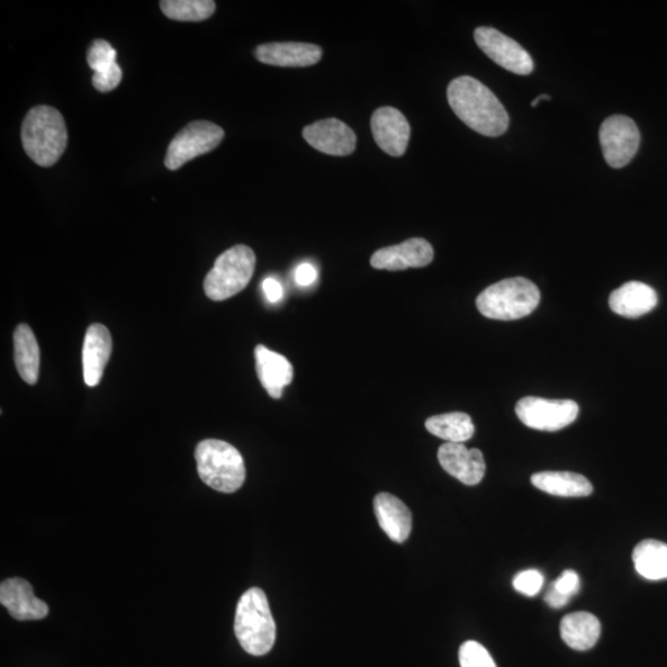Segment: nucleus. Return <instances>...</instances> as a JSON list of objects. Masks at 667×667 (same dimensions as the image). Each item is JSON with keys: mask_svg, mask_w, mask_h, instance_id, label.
<instances>
[{"mask_svg": "<svg viewBox=\"0 0 667 667\" xmlns=\"http://www.w3.org/2000/svg\"><path fill=\"white\" fill-rule=\"evenodd\" d=\"M221 126L211 122H193L179 131L171 141L165 165L171 171L181 168L198 156L219 147L224 139Z\"/></svg>", "mask_w": 667, "mask_h": 667, "instance_id": "0eeeda50", "label": "nucleus"}, {"mask_svg": "<svg viewBox=\"0 0 667 667\" xmlns=\"http://www.w3.org/2000/svg\"><path fill=\"white\" fill-rule=\"evenodd\" d=\"M544 576L538 570H525L520 571L515 579H513V588L525 596L533 597L543 589Z\"/></svg>", "mask_w": 667, "mask_h": 667, "instance_id": "c85d7f7f", "label": "nucleus"}, {"mask_svg": "<svg viewBox=\"0 0 667 667\" xmlns=\"http://www.w3.org/2000/svg\"><path fill=\"white\" fill-rule=\"evenodd\" d=\"M160 8L171 21L203 22L214 14L216 4L212 0H164Z\"/></svg>", "mask_w": 667, "mask_h": 667, "instance_id": "a878e982", "label": "nucleus"}, {"mask_svg": "<svg viewBox=\"0 0 667 667\" xmlns=\"http://www.w3.org/2000/svg\"><path fill=\"white\" fill-rule=\"evenodd\" d=\"M550 99H552V98H550V96H548V95H542V96H539V97L536 99V101H534V102H531V106L536 108V106L539 104V102H542V101H550Z\"/></svg>", "mask_w": 667, "mask_h": 667, "instance_id": "f704fd0d", "label": "nucleus"}, {"mask_svg": "<svg viewBox=\"0 0 667 667\" xmlns=\"http://www.w3.org/2000/svg\"><path fill=\"white\" fill-rule=\"evenodd\" d=\"M657 304V294L643 282H627L609 295L613 312L626 318H639L652 312Z\"/></svg>", "mask_w": 667, "mask_h": 667, "instance_id": "aec40b11", "label": "nucleus"}, {"mask_svg": "<svg viewBox=\"0 0 667 667\" xmlns=\"http://www.w3.org/2000/svg\"><path fill=\"white\" fill-rule=\"evenodd\" d=\"M426 428L430 435L446 440L448 443L464 444L465 441L470 440L475 435L471 417L462 412L430 417L426 421Z\"/></svg>", "mask_w": 667, "mask_h": 667, "instance_id": "393cba45", "label": "nucleus"}, {"mask_svg": "<svg viewBox=\"0 0 667 667\" xmlns=\"http://www.w3.org/2000/svg\"><path fill=\"white\" fill-rule=\"evenodd\" d=\"M255 265V252L249 247L237 246L223 252L204 279L206 297L222 302L237 295L250 284Z\"/></svg>", "mask_w": 667, "mask_h": 667, "instance_id": "423d86ee", "label": "nucleus"}, {"mask_svg": "<svg viewBox=\"0 0 667 667\" xmlns=\"http://www.w3.org/2000/svg\"><path fill=\"white\" fill-rule=\"evenodd\" d=\"M580 577L572 570H566L552 584V589L565 594L566 597H574L580 591Z\"/></svg>", "mask_w": 667, "mask_h": 667, "instance_id": "7c9ffc66", "label": "nucleus"}, {"mask_svg": "<svg viewBox=\"0 0 667 667\" xmlns=\"http://www.w3.org/2000/svg\"><path fill=\"white\" fill-rule=\"evenodd\" d=\"M256 372L261 385L275 400L281 399L285 387L293 381V366L284 355L264 345L255 349Z\"/></svg>", "mask_w": 667, "mask_h": 667, "instance_id": "6ab92c4d", "label": "nucleus"}, {"mask_svg": "<svg viewBox=\"0 0 667 667\" xmlns=\"http://www.w3.org/2000/svg\"><path fill=\"white\" fill-rule=\"evenodd\" d=\"M236 635L243 651L264 656L276 642V624L263 590L254 588L242 594L236 615Z\"/></svg>", "mask_w": 667, "mask_h": 667, "instance_id": "7ed1b4c3", "label": "nucleus"}, {"mask_svg": "<svg viewBox=\"0 0 667 667\" xmlns=\"http://www.w3.org/2000/svg\"><path fill=\"white\" fill-rule=\"evenodd\" d=\"M14 360L23 381L38 382L40 372V349L29 326L21 324L14 331Z\"/></svg>", "mask_w": 667, "mask_h": 667, "instance_id": "5701e85b", "label": "nucleus"}, {"mask_svg": "<svg viewBox=\"0 0 667 667\" xmlns=\"http://www.w3.org/2000/svg\"><path fill=\"white\" fill-rule=\"evenodd\" d=\"M263 290L269 303H278L284 299V287L273 277H268L263 282Z\"/></svg>", "mask_w": 667, "mask_h": 667, "instance_id": "473e14b6", "label": "nucleus"}, {"mask_svg": "<svg viewBox=\"0 0 667 667\" xmlns=\"http://www.w3.org/2000/svg\"><path fill=\"white\" fill-rule=\"evenodd\" d=\"M561 634L564 642L575 651H590L601 637V624L589 612H575L562 619Z\"/></svg>", "mask_w": 667, "mask_h": 667, "instance_id": "412c9836", "label": "nucleus"}, {"mask_svg": "<svg viewBox=\"0 0 667 667\" xmlns=\"http://www.w3.org/2000/svg\"><path fill=\"white\" fill-rule=\"evenodd\" d=\"M87 61L95 74H99V72L110 70L115 65L116 51L110 42L99 39L89 48Z\"/></svg>", "mask_w": 667, "mask_h": 667, "instance_id": "cd10ccee", "label": "nucleus"}, {"mask_svg": "<svg viewBox=\"0 0 667 667\" xmlns=\"http://www.w3.org/2000/svg\"><path fill=\"white\" fill-rule=\"evenodd\" d=\"M317 276V269L311 264H301L294 272L295 282L303 287L314 284Z\"/></svg>", "mask_w": 667, "mask_h": 667, "instance_id": "2f4dec72", "label": "nucleus"}, {"mask_svg": "<svg viewBox=\"0 0 667 667\" xmlns=\"http://www.w3.org/2000/svg\"><path fill=\"white\" fill-rule=\"evenodd\" d=\"M475 40L479 48L499 66L513 74L527 76L534 70V62L520 45L490 26L475 30Z\"/></svg>", "mask_w": 667, "mask_h": 667, "instance_id": "9d476101", "label": "nucleus"}, {"mask_svg": "<svg viewBox=\"0 0 667 667\" xmlns=\"http://www.w3.org/2000/svg\"><path fill=\"white\" fill-rule=\"evenodd\" d=\"M372 129L381 150L393 158L403 156L411 139V126L395 108L382 106L373 114Z\"/></svg>", "mask_w": 667, "mask_h": 667, "instance_id": "9b49d317", "label": "nucleus"}, {"mask_svg": "<svg viewBox=\"0 0 667 667\" xmlns=\"http://www.w3.org/2000/svg\"><path fill=\"white\" fill-rule=\"evenodd\" d=\"M579 405L570 400H545L526 397L516 405L523 425L542 431H557L572 425L579 416Z\"/></svg>", "mask_w": 667, "mask_h": 667, "instance_id": "6e6552de", "label": "nucleus"}, {"mask_svg": "<svg viewBox=\"0 0 667 667\" xmlns=\"http://www.w3.org/2000/svg\"><path fill=\"white\" fill-rule=\"evenodd\" d=\"M112 349L113 341L106 327L93 324L88 328L83 353L84 378L88 387H96L101 382Z\"/></svg>", "mask_w": 667, "mask_h": 667, "instance_id": "f3484780", "label": "nucleus"}, {"mask_svg": "<svg viewBox=\"0 0 667 667\" xmlns=\"http://www.w3.org/2000/svg\"><path fill=\"white\" fill-rule=\"evenodd\" d=\"M539 302V288L527 278L516 277L486 288L477 297L476 305L486 318L508 322L527 317Z\"/></svg>", "mask_w": 667, "mask_h": 667, "instance_id": "39448f33", "label": "nucleus"}, {"mask_svg": "<svg viewBox=\"0 0 667 667\" xmlns=\"http://www.w3.org/2000/svg\"><path fill=\"white\" fill-rule=\"evenodd\" d=\"M378 525L393 542L402 544L411 536L412 512L391 493H378L374 501Z\"/></svg>", "mask_w": 667, "mask_h": 667, "instance_id": "a211bd4d", "label": "nucleus"}, {"mask_svg": "<svg viewBox=\"0 0 667 667\" xmlns=\"http://www.w3.org/2000/svg\"><path fill=\"white\" fill-rule=\"evenodd\" d=\"M570 599L566 597L565 594L557 592L556 590L550 588L545 594V602L548 605L555 609H561L569 603Z\"/></svg>", "mask_w": 667, "mask_h": 667, "instance_id": "72a5a7b5", "label": "nucleus"}, {"mask_svg": "<svg viewBox=\"0 0 667 667\" xmlns=\"http://www.w3.org/2000/svg\"><path fill=\"white\" fill-rule=\"evenodd\" d=\"M123 78V72L118 63L104 72H99L92 77V83L98 92L108 93L119 86Z\"/></svg>", "mask_w": 667, "mask_h": 667, "instance_id": "c756f323", "label": "nucleus"}, {"mask_svg": "<svg viewBox=\"0 0 667 667\" xmlns=\"http://www.w3.org/2000/svg\"><path fill=\"white\" fill-rule=\"evenodd\" d=\"M0 603L14 619L40 620L49 615V606L35 596L33 586L20 577L9 579L0 584Z\"/></svg>", "mask_w": 667, "mask_h": 667, "instance_id": "2eb2a0df", "label": "nucleus"}, {"mask_svg": "<svg viewBox=\"0 0 667 667\" xmlns=\"http://www.w3.org/2000/svg\"><path fill=\"white\" fill-rule=\"evenodd\" d=\"M635 570L644 579L659 581L667 579V544L659 540L646 539L633 552Z\"/></svg>", "mask_w": 667, "mask_h": 667, "instance_id": "b1692460", "label": "nucleus"}, {"mask_svg": "<svg viewBox=\"0 0 667 667\" xmlns=\"http://www.w3.org/2000/svg\"><path fill=\"white\" fill-rule=\"evenodd\" d=\"M448 101L460 121L484 137H501L508 130L509 116L500 99L474 77L455 78L448 87Z\"/></svg>", "mask_w": 667, "mask_h": 667, "instance_id": "f257e3e1", "label": "nucleus"}, {"mask_svg": "<svg viewBox=\"0 0 667 667\" xmlns=\"http://www.w3.org/2000/svg\"><path fill=\"white\" fill-rule=\"evenodd\" d=\"M435 249L426 239L414 238L399 246L377 250L372 257V266L389 272H404L407 268H420L431 264Z\"/></svg>", "mask_w": 667, "mask_h": 667, "instance_id": "ddd939ff", "label": "nucleus"}, {"mask_svg": "<svg viewBox=\"0 0 667 667\" xmlns=\"http://www.w3.org/2000/svg\"><path fill=\"white\" fill-rule=\"evenodd\" d=\"M255 56L269 66L310 67L320 61L323 50L314 43L272 42L260 45L255 50Z\"/></svg>", "mask_w": 667, "mask_h": 667, "instance_id": "dca6fc26", "label": "nucleus"}, {"mask_svg": "<svg viewBox=\"0 0 667 667\" xmlns=\"http://www.w3.org/2000/svg\"><path fill=\"white\" fill-rule=\"evenodd\" d=\"M23 148L36 165L56 164L67 148L65 119L55 108L39 105L25 116L22 128Z\"/></svg>", "mask_w": 667, "mask_h": 667, "instance_id": "f03ea898", "label": "nucleus"}, {"mask_svg": "<svg viewBox=\"0 0 667 667\" xmlns=\"http://www.w3.org/2000/svg\"><path fill=\"white\" fill-rule=\"evenodd\" d=\"M538 490L557 498H588L593 492L592 483L584 476L565 471H544L531 476Z\"/></svg>", "mask_w": 667, "mask_h": 667, "instance_id": "4be33fe9", "label": "nucleus"}, {"mask_svg": "<svg viewBox=\"0 0 667 667\" xmlns=\"http://www.w3.org/2000/svg\"><path fill=\"white\" fill-rule=\"evenodd\" d=\"M458 660L462 667H498L487 649L474 640L460 646Z\"/></svg>", "mask_w": 667, "mask_h": 667, "instance_id": "bb28decb", "label": "nucleus"}, {"mask_svg": "<svg viewBox=\"0 0 667 667\" xmlns=\"http://www.w3.org/2000/svg\"><path fill=\"white\" fill-rule=\"evenodd\" d=\"M303 138L312 148L331 156H348L356 149V135L345 123L324 119L305 126Z\"/></svg>", "mask_w": 667, "mask_h": 667, "instance_id": "f8f14e48", "label": "nucleus"}, {"mask_svg": "<svg viewBox=\"0 0 667 667\" xmlns=\"http://www.w3.org/2000/svg\"><path fill=\"white\" fill-rule=\"evenodd\" d=\"M600 141L607 164L621 168L635 156L640 146V133L634 121L626 115H613L603 122Z\"/></svg>", "mask_w": 667, "mask_h": 667, "instance_id": "1a4fd4ad", "label": "nucleus"}, {"mask_svg": "<svg viewBox=\"0 0 667 667\" xmlns=\"http://www.w3.org/2000/svg\"><path fill=\"white\" fill-rule=\"evenodd\" d=\"M441 467L467 486L479 484L486 474V463L479 449H467L460 443H445L439 448Z\"/></svg>", "mask_w": 667, "mask_h": 667, "instance_id": "4468645a", "label": "nucleus"}, {"mask_svg": "<svg viewBox=\"0 0 667 667\" xmlns=\"http://www.w3.org/2000/svg\"><path fill=\"white\" fill-rule=\"evenodd\" d=\"M196 462L201 480L215 491L234 493L246 482V463L239 450L227 441H201L196 449Z\"/></svg>", "mask_w": 667, "mask_h": 667, "instance_id": "20e7f679", "label": "nucleus"}]
</instances>
